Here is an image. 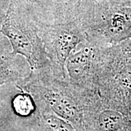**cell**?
I'll use <instances>...</instances> for the list:
<instances>
[{"mask_svg": "<svg viewBox=\"0 0 131 131\" xmlns=\"http://www.w3.org/2000/svg\"><path fill=\"white\" fill-rule=\"evenodd\" d=\"M75 15L105 44L114 47L131 38V0H80Z\"/></svg>", "mask_w": 131, "mask_h": 131, "instance_id": "6da1fadb", "label": "cell"}, {"mask_svg": "<svg viewBox=\"0 0 131 131\" xmlns=\"http://www.w3.org/2000/svg\"><path fill=\"white\" fill-rule=\"evenodd\" d=\"M28 0H10L0 27V32L8 39L13 55L24 56L31 67L45 64V52L34 32V16Z\"/></svg>", "mask_w": 131, "mask_h": 131, "instance_id": "7a4b0ae2", "label": "cell"}, {"mask_svg": "<svg viewBox=\"0 0 131 131\" xmlns=\"http://www.w3.org/2000/svg\"><path fill=\"white\" fill-rule=\"evenodd\" d=\"M53 31L51 47L55 59L63 74L66 61L79 43L83 41V37L79 32V24L76 20L56 26Z\"/></svg>", "mask_w": 131, "mask_h": 131, "instance_id": "3957f363", "label": "cell"}, {"mask_svg": "<svg viewBox=\"0 0 131 131\" xmlns=\"http://www.w3.org/2000/svg\"><path fill=\"white\" fill-rule=\"evenodd\" d=\"M43 95L52 110L58 116L74 124L80 122L79 109L71 98L65 94L48 89L45 90Z\"/></svg>", "mask_w": 131, "mask_h": 131, "instance_id": "277c9868", "label": "cell"}, {"mask_svg": "<svg viewBox=\"0 0 131 131\" xmlns=\"http://www.w3.org/2000/svg\"><path fill=\"white\" fill-rule=\"evenodd\" d=\"M92 58L91 50L86 47L71 55L66 61L69 75L72 80L82 79L88 72Z\"/></svg>", "mask_w": 131, "mask_h": 131, "instance_id": "5b68a950", "label": "cell"}, {"mask_svg": "<svg viewBox=\"0 0 131 131\" xmlns=\"http://www.w3.org/2000/svg\"><path fill=\"white\" fill-rule=\"evenodd\" d=\"M21 76L15 55L12 52H5L0 56V86L19 80Z\"/></svg>", "mask_w": 131, "mask_h": 131, "instance_id": "8992f818", "label": "cell"}, {"mask_svg": "<svg viewBox=\"0 0 131 131\" xmlns=\"http://www.w3.org/2000/svg\"><path fill=\"white\" fill-rule=\"evenodd\" d=\"M12 106L15 113L20 117H28L34 111L32 98L26 93L17 95L13 100Z\"/></svg>", "mask_w": 131, "mask_h": 131, "instance_id": "52a82bcc", "label": "cell"}, {"mask_svg": "<svg viewBox=\"0 0 131 131\" xmlns=\"http://www.w3.org/2000/svg\"><path fill=\"white\" fill-rule=\"evenodd\" d=\"M43 119L47 131H74L70 124L52 114L44 116Z\"/></svg>", "mask_w": 131, "mask_h": 131, "instance_id": "ba28073f", "label": "cell"}, {"mask_svg": "<svg viewBox=\"0 0 131 131\" xmlns=\"http://www.w3.org/2000/svg\"><path fill=\"white\" fill-rule=\"evenodd\" d=\"M2 36H1V34H0V56L6 52L4 51V50L2 49Z\"/></svg>", "mask_w": 131, "mask_h": 131, "instance_id": "9c48e42d", "label": "cell"}]
</instances>
